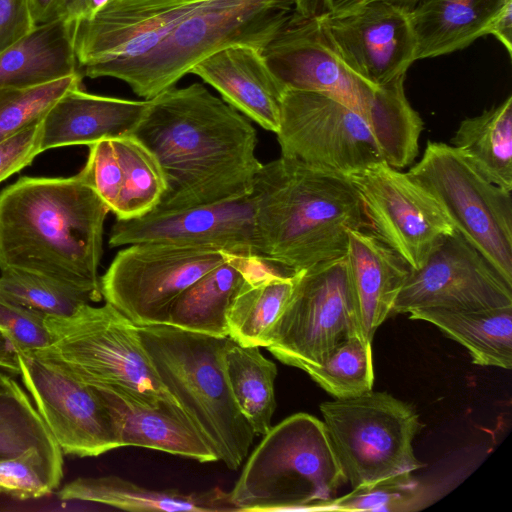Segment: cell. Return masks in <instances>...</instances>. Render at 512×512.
Returning a JSON list of instances; mask_svg holds the SVG:
<instances>
[{
    "mask_svg": "<svg viewBox=\"0 0 512 512\" xmlns=\"http://www.w3.org/2000/svg\"><path fill=\"white\" fill-rule=\"evenodd\" d=\"M42 121L0 142V183L42 153Z\"/></svg>",
    "mask_w": 512,
    "mask_h": 512,
    "instance_id": "cell-40",
    "label": "cell"
},
{
    "mask_svg": "<svg viewBox=\"0 0 512 512\" xmlns=\"http://www.w3.org/2000/svg\"><path fill=\"white\" fill-rule=\"evenodd\" d=\"M346 482L323 421L300 412L263 436L228 497L235 511H314Z\"/></svg>",
    "mask_w": 512,
    "mask_h": 512,
    "instance_id": "cell-6",
    "label": "cell"
},
{
    "mask_svg": "<svg viewBox=\"0 0 512 512\" xmlns=\"http://www.w3.org/2000/svg\"><path fill=\"white\" fill-rule=\"evenodd\" d=\"M208 0H111L89 19L72 23L80 75L140 56Z\"/></svg>",
    "mask_w": 512,
    "mask_h": 512,
    "instance_id": "cell-17",
    "label": "cell"
},
{
    "mask_svg": "<svg viewBox=\"0 0 512 512\" xmlns=\"http://www.w3.org/2000/svg\"><path fill=\"white\" fill-rule=\"evenodd\" d=\"M424 497V488L419 481L412 472H405L334 497L314 511H412L419 509Z\"/></svg>",
    "mask_w": 512,
    "mask_h": 512,
    "instance_id": "cell-36",
    "label": "cell"
},
{
    "mask_svg": "<svg viewBox=\"0 0 512 512\" xmlns=\"http://www.w3.org/2000/svg\"><path fill=\"white\" fill-rule=\"evenodd\" d=\"M319 11V0H295L288 19L262 55L285 89L334 97L372 126L379 88L347 67L321 24Z\"/></svg>",
    "mask_w": 512,
    "mask_h": 512,
    "instance_id": "cell-13",
    "label": "cell"
},
{
    "mask_svg": "<svg viewBox=\"0 0 512 512\" xmlns=\"http://www.w3.org/2000/svg\"><path fill=\"white\" fill-rule=\"evenodd\" d=\"M258 262L235 293L227 313L229 337L243 346L267 348L296 283L297 273L282 275Z\"/></svg>",
    "mask_w": 512,
    "mask_h": 512,
    "instance_id": "cell-29",
    "label": "cell"
},
{
    "mask_svg": "<svg viewBox=\"0 0 512 512\" xmlns=\"http://www.w3.org/2000/svg\"><path fill=\"white\" fill-rule=\"evenodd\" d=\"M488 181L512 192V96L463 119L450 140Z\"/></svg>",
    "mask_w": 512,
    "mask_h": 512,
    "instance_id": "cell-31",
    "label": "cell"
},
{
    "mask_svg": "<svg viewBox=\"0 0 512 512\" xmlns=\"http://www.w3.org/2000/svg\"><path fill=\"white\" fill-rule=\"evenodd\" d=\"M368 0H319L322 12L340 15L353 12Z\"/></svg>",
    "mask_w": 512,
    "mask_h": 512,
    "instance_id": "cell-46",
    "label": "cell"
},
{
    "mask_svg": "<svg viewBox=\"0 0 512 512\" xmlns=\"http://www.w3.org/2000/svg\"><path fill=\"white\" fill-rule=\"evenodd\" d=\"M393 4L407 12H410L418 0H380Z\"/></svg>",
    "mask_w": 512,
    "mask_h": 512,
    "instance_id": "cell-47",
    "label": "cell"
},
{
    "mask_svg": "<svg viewBox=\"0 0 512 512\" xmlns=\"http://www.w3.org/2000/svg\"><path fill=\"white\" fill-rule=\"evenodd\" d=\"M19 375L64 454L96 457L120 448L111 414L93 386L53 361L18 353Z\"/></svg>",
    "mask_w": 512,
    "mask_h": 512,
    "instance_id": "cell-15",
    "label": "cell"
},
{
    "mask_svg": "<svg viewBox=\"0 0 512 512\" xmlns=\"http://www.w3.org/2000/svg\"><path fill=\"white\" fill-rule=\"evenodd\" d=\"M371 341L355 335L338 345L318 365L304 370L335 399L358 396L371 391L374 384Z\"/></svg>",
    "mask_w": 512,
    "mask_h": 512,
    "instance_id": "cell-34",
    "label": "cell"
},
{
    "mask_svg": "<svg viewBox=\"0 0 512 512\" xmlns=\"http://www.w3.org/2000/svg\"><path fill=\"white\" fill-rule=\"evenodd\" d=\"M320 412L353 489L425 466L412 445L421 428L419 415L391 394L371 390L325 401L320 404Z\"/></svg>",
    "mask_w": 512,
    "mask_h": 512,
    "instance_id": "cell-8",
    "label": "cell"
},
{
    "mask_svg": "<svg viewBox=\"0 0 512 512\" xmlns=\"http://www.w3.org/2000/svg\"><path fill=\"white\" fill-rule=\"evenodd\" d=\"M45 322L51 344L34 353L95 388L149 406L181 407L160 381L139 326L111 304H84L68 317L46 316Z\"/></svg>",
    "mask_w": 512,
    "mask_h": 512,
    "instance_id": "cell-7",
    "label": "cell"
},
{
    "mask_svg": "<svg viewBox=\"0 0 512 512\" xmlns=\"http://www.w3.org/2000/svg\"><path fill=\"white\" fill-rule=\"evenodd\" d=\"M257 346H243L231 338L224 352V367L234 400L253 429L264 436L271 429L276 409L274 383L277 366Z\"/></svg>",
    "mask_w": 512,
    "mask_h": 512,
    "instance_id": "cell-32",
    "label": "cell"
},
{
    "mask_svg": "<svg viewBox=\"0 0 512 512\" xmlns=\"http://www.w3.org/2000/svg\"><path fill=\"white\" fill-rule=\"evenodd\" d=\"M225 260L226 253L210 247L131 244L100 278L102 297L137 326L164 324L175 299Z\"/></svg>",
    "mask_w": 512,
    "mask_h": 512,
    "instance_id": "cell-11",
    "label": "cell"
},
{
    "mask_svg": "<svg viewBox=\"0 0 512 512\" xmlns=\"http://www.w3.org/2000/svg\"><path fill=\"white\" fill-rule=\"evenodd\" d=\"M87 161L78 173L107 205L116 220L151 212L166 185L154 154L133 134L89 145Z\"/></svg>",
    "mask_w": 512,
    "mask_h": 512,
    "instance_id": "cell-20",
    "label": "cell"
},
{
    "mask_svg": "<svg viewBox=\"0 0 512 512\" xmlns=\"http://www.w3.org/2000/svg\"><path fill=\"white\" fill-rule=\"evenodd\" d=\"M349 275L366 338L392 314L411 267L390 247L364 229L348 230Z\"/></svg>",
    "mask_w": 512,
    "mask_h": 512,
    "instance_id": "cell-24",
    "label": "cell"
},
{
    "mask_svg": "<svg viewBox=\"0 0 512 512\" xmlns=\"http://www.w3.org/2000/svg\"><path fill=\"white\" fill-rule=\"evenodd\" d=\"M276 135L281 156L345 177L384 160L368 120L319 92L286 89Z\"/></svg>",
    "mask_w": 512,
    "mask_h": 512,
    "instance_id": "cell-12",
    "label": "cell"
},
{
    "mask_svg": "<svg viewBox=\"0 0 512 512\" xmlns=\"http://www.w3.org/2000/svg\"><path fill=\"white\" fill-rule=\"evenodd\" d=\"M109 212L78 174L20 177L0 192V271L43 276L99 302Z\"/></svg>",
    "mask_w": 512,
    "mask_h": 512,
    "instance_id": "cell-2",
    "label": "cell"
},
{
    "mask_svg": "<svg viewBox=\"0 0 512 512\" xmlns=\"http://www.w3.org/2000/svg\"><path fill=\"white\" fill-rule=\"evenodd\" d=\"M27 4L36 26L62 19L66 0H27Z\"/></svg>",
    "mask_w": 512,
    "mask_h": 512,
    "instance_id": "cell-43",
    "label": "cell"
},
{
    "mask_svg": "<svg viewBox=\"0 0 512 512\" xmlns=\"http://www.w3.org/2000/svg\"><path fill=\"white\" fill-rule=\"evenodd\" d=\"M410 319L438 327L464 346L475 365L512 368V305L484 309L421 308Z\"/></svg>",
    "mask_w": 512,
    "mask_h": 512,
    "instance_id": "cell-30",
    "label": "cell"
},
{
    "mask_svg": "<svg viewBox=\"0 0 512 512\" xmlns=\"http://www.w3.org/2000/svg\"><path fill=\"white\" fill-rule=\"evenodd\" d=\"M83 77L74 75L27 88H0V142L43 120L68 91L82 88Z\"/></svg>",
    "mask_w": 512,
    "mask_h": 512,
    "instance_id": "cell-37",
    "label": "cell"
},
{
    "mask_svg": "<svg viewBox=\"0 0 512 512\" xmlns=\"http://www.w3.org/2000/svg\"><path fill=\"white\" fill-rule=\"evenodd\" d=\"M111 0H66L63 18L75 22L89 19Z\"/></svg>",
    "mask_w": 512,
    "mask_h": 512,
    "instance_id": "cell-44",
    "label": "cell"
},
{
    "mask_svg": "<svg viewBox=\"0 0 512 512\" xmlns=\"http://www.w3.org/2000/svg\"><path fill=\"white\" fill-rule=\"evenodd\" d=\"M110 414L119 446H135L170 453L198 462L217 456L181 407L149 406L118 392L96 388Z\"/></svg>",
    "mask_w": 512,
    "mask_h": 512,
    "instance_id": "cell-22",
    "label": "cell"
},
{
    "mask_svg": "<svg viewBox=\"0 0 512 512\" xmlns=\"http://www.w3.org/2000/svg\"><path fill=\"white\" fill-rule=\"evenodd\" d=\"M319 19L347 67L376 88L406 76L417 61L409 12L393 4L368 0L340 15L320 8Z\"/></svg>",
    "mask_w": 512,
    "mask_h": 512,
    "instance_id": "cell-18",
    "label": "cell"
},
{
    "mask_svg": "<svg viewBox=\"0 0 512 512\" xmlns=\"http://www.w3.org/2000/svg\"><path fill=\"white\" fill-rule=\"evenodd\" d=\"M348 178L362 201L369 232L413 270L455 231L435 199L408 173L385 160Z\"/></svg>",
    "mask_w": 512,
    "mask_h": 512,
    "instance_id": "cell-14",
    "label": "cell"
},
{
    "mask_svg": "<svg viewBox=\"0 0 512 512\" xmlns=\"http://www.w3.org/2000/svg\"><path fill=\"white\" fill-rule=\"evenodd\" d=\"M250 195L261 258L290 273L346 255L348 230L368 228L348 177L288 157L262 164Z\"/></svg>",
    "mask_w": 512,
    "mask_h": 512,
    "instance_id": "cell-3",
    "label": "cell"
},
{
    "mask_svg": "<svg viewBox=\"0 0 512 512\" xmlns=\"http://www.w3.org/2000/svg\"><path fill=\"white\" fill-rule=\"evenodd\" d=\"M508 0H418L409 12L417 60L467 48Z\"/></svg>",
    "mask_w": 512,
    "mask_h": 512,
    "instance_id": "cell-27",
    "label": "cell"
},
{
    "mask_svg": "<svg viewBox=\"0 0 512 512\" xmlns=\"http://www.w3.org/2000/svg\"><path fill=\"white\" fill-rule=\"evenodd\" d=\"M0 294L45 316L68 317L82 305L92 303L86 293L33 273L0 271Z\"/></svg>",
    "mask_w": 512,
    "mask_h": 512,
    "instance_id": "cell-35",
    "label": "cell"
},
{
    "mask_svg": "<svg viewBox=\"0 0 512 512\" xmlns=\"http://www.w3.org/2000/svg\"><path fill=\"white\" fill-rule=\"evenodd\" d=\"M142 342L165 388L206 438L217 460L236 470L255 434L231 393L224 367L230 337L167 324L139 326Z\"/></svg>",
    "mask_w": 512,
    "mask_h": 512,
    "instance_id": "cell-4",
    "label": "cell"
},
{
    "mask_svg": "<svg viewBox=\"0 0 512 512\" xmlns=\"http://www.w3.org/2000/svg\"><path fill=\"white\" fill-rule=\"evenodd\" d=\"M190 73L216 89L226 103L245 117L277 133L286 89L270 70L262 50L232 45L199 61Z\"/></svg>",
    "mask_w": 512,
    "mask_h": 512,
    "instance_id": "cell-21",
    "label": "cell"
},
{
    "mask_svg": "<svg viewBox=\"0 0 512 512\" xmlns=\"http://www.w3.org/2000/svg\"><path fill=\"white\" fill-rule=\"evenodd\" d=\"M13 382L14 380L0 368V393L9 389Z\"/></svg>",
    "mask_w": 512,
    "mask_h": 512,
    "instance_id": "cell-48",
    "label": "cell"
},
{
    "mask_svg": "<svg viewBox=\"0 0 512 512\" xmlns=\"http://www.w3.org/2000/svg\"><path fill=\"white\" fill-rule=\"evenodd\" d=\"M132 134L154 154L164 176L153 213L250 195L262 166L249 119L200 83L149 99Z\"/></svg>",
    "mask_w": 512,
    "mask_h": 512,
    "instance_id": "cell-1",
    "label": "cell"
},
{
    "mask_svg": "<svg viewBox=\"0 0 512 512\" xmlns=\"http://www.w3.org/2000/svg\"><path fill=\"white\" fill-rule=\"evenodd\" d=\"M294 2L208 0L148 52L107 65L95 78H116L139 97L152 99L218 50L232 45L262 50L286 22Z\"/></svg>",
    "mask_w": 512,
    "mask_h": 512,
    "instance_id": "cell-5",
    "label": "cell"
},
{
    "mask_svg": "<svg viewBox=\"0 0 512 512\" xmlns=\"http://www.w3.org/2000/svg\"><path fill=\"white\" fill-rule=\"evenodd\" d=\"M260 258L226 253V260L184 290L168 309L164 324L186 331L229 337L230 303Z\"/></svg>",
    "mask_w": 512,
    "mask_h": 512,
    "instance_id": "cell-28",
    "label": "cell"
},
{
    "mask_svg": "<svg viewBox=\"0 0 512 512\" xmlns=\"http://www.w3.org/2000/svg\"><path fill=\"white\" fill-rule=\"evenodd\" d=\"M34 27L27 0H0V54Z\"/></svg>",
    "mask_w": 512,
    "mask_h": 512,
    "instance_id": "cell-41",
    "label": "cell"
},
{
    "mask_svg": "<svg viewBox=\"0 0 512 512\" xmlns=\"http://www.w3.org/2000/svg\"><path fill=\"white\" fill-rule=\"evenodd\" d=\"M267 349L305 370L322 364L346 339L365 336L346 255L300 270Z\"/></svg>",
    "mask_w": 512,
    "mask_h": 512,
    "instance_id": "cell-10",
    "label": "cell"
},
{
    "mask_svg": "<svg viewBox=\"0 0 512 512\" xmlns=\"http://www.w3.org/2000/svg\"><path fill=\"white\" fill-rule=\"evenodd\" d=\"M63 478V456L37 448L0 460V493L18 500L38 499L51 494Z\"/></svg>",
    "mask_w": 512,
    "mask_h": 512,
    "instance_id": "cell-38",
    "label": "cell"
},
{
    "mask_svg": "<svg viewBox=\"0 0 512 512\" xmlns=\"http://www.w3.org/2000/svg\"><path fill=\"white\" fill-rule=\"evenodd\" d=\"M112 248L143 242L210 247L245 258H261L251 195L166 213L116 220Z\"/></svg>",
    "mask_w": 512,
    "mask_h": 512,
    "instance_id": "cell-19",
    "label": "cell"
},
{
    "mask_svg": "<svg viewBox=\"0 0 512 512\" xmlns=\"http://www.w3.org/2000/svg\"><path fill=\"white\" fill-rule=\"evenodd\" d=\"M46 316L0 294V330L18 353H30L48 347L51 335Z\"/></svg>",
    "mask_w": 512,
    "mask_h": 512,
    "instance_id": "cell-39",
    "label": "cell"
},
{
    "mask_svg": "<svg viewBox=\"0 0 512 512\" xmlns=\"http://www.w3.org/2000/svg\"><path fill=\"white\" fill-rule=\"evenodd\" d=\"M0 368L19 374L18 352L5 334L0 330Z\"/></svg>",
    "mask_w": 512,
    "mask_h": 512,
    "instance_id": "cell-45",
    "label": "cell"
},
{
    "mask_svg": "<svg viewBox=\"0 0 512 512\" xmlns=\"http://www.w3.org/2000/svg\"><path fill=\"white\" fill-rule=\"evenodd\" d=\"M512 305V285L456 230L411 269L392 314L421 308L484 309Z\"/></svg>",
    "mask_w": 512,
    "mask_h": 512,
    "instance_id": "cell-16",
    "label": "cell"
},
{
    "mask_svg": "<svg viewBox=\"0 0 512 512\" xmlns=\"http://www.w3.org/2000/svg\"><path fill=\"white\" fill-rule=\"evenodd\" d=\"M486 35H492L512 55V0H508L495 14L487 27Z\"/></svg>",
    "mask_w": 512,
    "mask_h": 512,
    "instance_id": "cell-42",
    "label": "cell"
},
{
    "mask_svg": "<svg viewBox=\"0 0 512 512\" xmlns=\"http://www.w3.org/2000/svg\"><path fill=\"white\" fill-rule=\"evenodd\" d=\"M31 448L63 456L28 395L14 381L0 393V460L17 457Z\"/></svg>",
    "mask_w": 512,
    "mask_h": 512,
    "instance_id": "cell-33",
    "label": "cell"
},
{
    "mask_svg": "<svg viewBox=\"0 0 512 512\" xmlns=\"http://www.w3.org/2000/svg\"><path fill=\"white\" fill-rule=\"evenodd\" d=\"M149 100L101 96L75 88L64 94L42 120V152L132 134Z\"/></svg>",
    "mask_w": 512,
    "mask_h": 512,
    "instance_id": "cell-23",
    "label": "cell"
},
{
    "mask_svg": "<svg viewBox=\"0 0 512 512\" xmlns=\"http://www.w3.org/2000/svg\"><path fill=\"white\" fill-rule=\"evenodd\" d=\"M78 75L72 23L36 25L0 54V88H27ZM82 77V76H81Z\"/></svg>",
    "mask_w": 512,
    "mask_h": 512,
    "instance_id": "cell-26",
    "label": "cell"
},
{
    "mask_svg": "<svg viewBox=\"0 0 512 512\" xmlns=\"http://www.w3.org/2000/svg\"><path fill=\"white\" fill-rule=\"evenodd\" d=\"M438 203L453 228L512 285L511 192L485 179L455 147L427 142L407 172Z\"/></svg>",
    "mask_w": 512,
    "mask_h": 512,
    "instance_id": "cell-9",
    "label": "cell"
},
{
    "mask_svg": "<svg viewBox=\"0 0 512 512\" xmlns=\"http://www.w3.org/2000/svg\"><path fill=\"white\" fill-rule=\"evenodd\" d=\"M56 495L64 501L93 502L127 511H235L228 493L220 488L187 494L176 489H150L116 475L79 477Z\"/></svg>",
    "mask_w": 512,
    "mask_h": 512,
    "instance_id": "cell-25",
    "label": "cell"
}]
</instances>
